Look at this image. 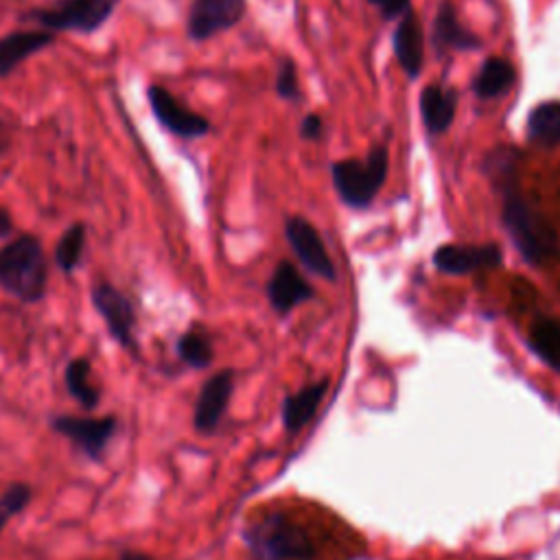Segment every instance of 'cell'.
<instances>
[{"label": "cell", "instance_id": "9c48e42d", "mask_svg": "<svg viewBox=\"0 0 560 560\" xmlns=\"http://www.w3.org/2000/svg\"><path fill=\"white\" fill-rule=\"evenodd\" d=\"M245 15V0H192L186 33L192 42H206L236 26Z\"/></svg>", "mask_w": 560, "mask_h": 560}, {"label": "cell", "instance_id": "52a82bcc", "mask_svg": "<svg viewBox=\"0 0 560 560\" xmlns=\"http://www.w3.org/2000/svg\"><path fill=\"white\" fill-rule=\"evenodd\" d=\"M50 429L70 440L88 459L103 462L105 451L118 431V418L112 413L101 418L57 413L50 418Z\"/></svg>", "mask_w": 560, "mask_h": 560}, {"label": "cell", "instance_id": "484cf974", "mask_svg": "<svg viewBox=\"0 0 560 560\" xmlns=\"http://www.w3.org/2000/svg\"><path fill=\"white\" fill-rule=\"evenodd\" d=\"M276 92L282 96V98H289V101H298L300 98V83H298V72H295V66L293 61H282L280 70H278V77H276Z\"/></svg>", "mask_w": 560, "mask_h": 560}, {"label": "cell", "instance_id": "ac0fdd59", "mask_svg": "<svg viewBox=\"0 0 560 560\" xmlns=\"http://www.w3.org/2000/svg\"><path fill=\"white\" fill-rule=\"evenodd\" d=\"M66 392L85 409L92 411L101 402V389L92 381V361L88 357H74L63 368Z\"/></svg>", "mask_w": 560, "mask_h": 560}, {"label": "cell", "instance_id": "4fadbf2b", "mask_svg": "<svg viewBox=\"0 0 560 560\" xmlns=\"http://www.w3.org/2000/svg\"><path fill=\"white\" fill-rule=\"evenodd\" d=\"M55 42V33L46 28H22L0 37V77H9L20 63L37 55Z\"/></svg>", "mask_w": 560, "mask_h": 560}, {"label": "cell", "instance_id": "3957f363", "mask_svg": "<svg viewBox=\"0 0 560 560\" xmlns=\"http://www.w3.org/2000/svg\"><path fill=\"white\" fill-rule=\"evenodd\" d=\"M245 542L254 560H313L315 545L311 536L289 521V516L273 512L245 529Z\"/></svg>", "mask_w": 560, "mask_h": 560}, {"label": "cell", "instance_id": "7a4b0ae2", "mask_svg": "<svg viewBox=\"0 0 560 560\" xmlns=\"http://www.w3.org/2000/svg\"><path fill=\"white\" fill-rule=\"evenodd\" d=\"M48 260L39 236L24 232L0 247V289L22 304H37L46 295Z\"/></svg>", "mask_w": 560, "mask_h": 560}, {"label": "cell", "instance_id": "83f0119b", "mask_svg": "<svg viewBox=\"0 0 560 560\" xmlns=\"http://www.w3.org/2000/svg\"><path fill=\"white\" fill-rule=\"evenodd\" d=\"M322 131H324V122H322V118L317 114L304 116V120L300 125V136L304 140H317L322 136Z\"/></svg>", "mask_w": 560, "mask_h": 560}, {"label": "cell", "instance_id": "d6986e66", "mask_svg": "<svg viewBox=\"0 0 560 560\" xmlns=\"http://www.w3.org/2000/svg\"><path fill=\"white\" fill-rule=\"evenodd\" d=\"M328 389L326 381H317L313 385L302 387L298 394L287 396L282 402V424L287 431L295 433L300 431L315 413L317 405L322 402L324 394Z\"/></svg>", "mask_w": 560, "mask_h": 560}, {"label": "cell", "instance_id": "5b68a950", "mask_svg": "<svg viewBox=\"0 0 560 560\" xmlns=\"http://www.w3.org/2000/svg\"><path fill=\"white\" fill-rule=\"evenodd\" d=\"M387 177V149L374 147L368 158L341 160L332 164V184L339 197L350 208H365L372 203Z\"/></svg>", "mask_w": 560, "mask_h": 560}, {"label": "cell", "instance_id": "8fae6325", "mask_svg": "<svg viewBox=\"0 0 560 560\" xmlns=\"http://www.w3.org/2000/svg\"><path fill=\"white\" fill-rule=\"evenodd\" d=\"M287 238L293 247V252L298 254L300 262L313 271L315 276H322L326 280H335V265L317 234V230L302 217H291L287 219L284 225Z\"/></svg>", "mask_w": 560, "mask_h": 560}, {"label": "cell", "instance_id": "f546056e", "mask_svg": "<svg viewBox=\"0 0 560 560\" xmlns=\"http://www.w3.org/2000/svg\"><path fill=\"white\" fill-rule=\"evenodd\" d=\"M118 560H155V558H151L142 551H136V549H125V551H120Z\"/></svg>", "mask_w": 560, "mask_h": 560}, {"label": "cell", "instance_id": "7402d4cb", "mask_svg": "<svg viewBox=\"0 0 560 560\" xmlns=\"http://www.w3.org/2000/svg\"><path fill=\"white\" fill-rule=\"evenodd\" d=\"M532 350L556 372H560V322L553 317H536L529 328Z\"/></svg>", "mask_w": 560, "mask_h": 560}, {"label": "cell", "instance_id": "5bb4252c", "mask_svg": "<svg viewBox=\"0 0 560 560\" xmlns=\"http://www.w3.org/2000/svg\"><path fill=\"white\" fill-rule=\"evenodd\" d=\"M431 42H433L435 52H440V55L448 52V50H459V52L477 50L481 46V39L475 33H470L466 26L459 24L455 7L448 0H444L435 13Z\"/></svg>", "mask_w": 560, "mask_h": 560}, {"label": "cell", "instance_id": "ffe728a7", "mask_svg": "<svg viewBox=\"0 0 560 560\" xmlns=\"http://www.w3.org/2000/svg\"><path fill=\"white\" fill-rule=\"evenodd\" d=\"M516 79V70L508 59L501 57H490L481 63L475 81H472V92L488 101L505 94Z\"/></svg>", "mask_w": 560, "mask_h": 560}, {"label": "cell", "instance_id": "ba28073f", "mask_svg": "<svg viewBox=\"0 0 560 560\" xmlns=\"http://www.w3.org/2000/svg\"><path fill=\"white\" fill-rule=\"evenodd\" d=\"M147 101H149L151 114L158 120V125L177 138L195 140L210 131V120L206 116L184 107L164 85H158V83L149 85Z\"/></svg>", "mask_w": 560, "mask_h": 560}, {"label": "cell", "instance_id": "2e32d148", "mask_svg": "<svg viewBox=\"0 0 560 560\" xmlns=\"http://www.w3.org/2000/svg\"><path fill=\"white\" fill-rule=\"evenodd\" d=\"M394 52L400 68L407 72L409 79H416L422 70V55H424V37L420 20L413 11H407L398 18L394 31Z\"/></svg>", "mask_w": 560, "mask_h": 560}, {"label": "cell", "instance_id": "277c9868", "mask_svg": "<svg viewBox=\"0 0 560 560\" xmlns=\"http://www.w3.org/2000/svg\"><path fill=\"white\" fill-rule=\"evenodd\" d=\"M120 0H57L48 7H35L22 13V20L35 22L39 28L52 33H83L98 31L116 11Z\"/></svg>", "mask_w": 560, "mask_h": 560}, {"label": "cell", "instance_id": "603a6c76", "mask_svg": "<svg viewBox=\"0 0 560 560\" xmlns=\"http://www.w3.org/2000/svg\"><path fill=\"white\" fill-rule=\"evenodd\" d=\"M85 249V225L81 221L70 223L55 245V265L66 276H72L81 265Z\"/></svg>", "mask_w": 560, "mask_h": 560}, {"label": "cell", "instance_id": "4316f807", "mask_svg": "<svg viewBox=\"0 0 560 560\" xmlns=\"http://www.w3.org/2000/svg\"><path fill=\"white\" fill-rule=\"evenodd\" d=\"M385 20H398L407 11H411V0H370Z\"/></svg>", "mask_w": 560, "mask_h": 560}, {"label": "cell", "instance_id": "6da1fadb", "mask_svg": "<svg viewBox=\"0 0 560 560\" xmlns=\"http://www.w3.org/2000/svg\"><path fill=\"white\" fill-rule=\"evenodd\" d=\"M516 155L514 147L501 144L488 153L483 171L501 195V219L521 256L536 267L549 265L560 258V241L553 225L523 199L516 179Z\"/></svg>", "mask_w": 560, "mask_h": 560}, {"label": "cell", "instance_id": "e0dca14e", "mask_svg": "<svg viewBox=\"0 0 560 560\" xmlns=\"http://www.w3.org/2000/svg\"><path fill=\"white\" fill-rule=\"evenodd\" d=\"M457 109V92L442 85H427L420 94V116L427 133L440 136L444 133Z\"/></svg>", "mask_w": 560, "mask_h": 560}, {"label": "cell", "instance_id": "d4e9b609", "mask_svg": "<svg viewBox=\"0 0 560 560\" xmlns=\"http://www.w3.org/2000/svg\"><path fill=\"white\" fill-rule=\"evenodd\" d=\"M33 501V488L24 481H13L7 486V490L0 494V534L9 525V521L18 514H22L28 503Z\"/></svg>", "mask_w": 560, "mask_h": 560}, {"label": "cell", "instance_id": "8992f818", "mask_svg": "<svg viewBox=\"0 0 560 560\" xmlns=\"http://www.w3.org/2000/svg\"><path fill=\"white\" fill-rule=\"evenodd\" d=\"M90 300H92V306L96 308V313L101 315V319L105 322L109 337L122 350H127L131 357H138L140 354V348L136 341L138 315H136V306L127 298V293H122L116 284L101 280L92 287Z\"/></svg>", "mask_w": 560, "mask_h": 560}, {"label": "cell", "instance_id": "cb8c5ba5", "mask_svg": "<svg viewBox=\"0 0 560 560\" xmlns=\"http://www.w3.org/2000/svg\"><path fill=\"white\" fill-rule=\"evenodd\" d=\"M175 350H177L179 361L192 370L208 368L212 361V354H214L210 337L199 326H190L186 332H182L177 337Z\"/></svg>", "mask_w": 560, "mask_h": 560}, {"label": "cell", "instance_id": "9a60e30c", "mask_svg": "<svg viewBox=\"0 0 560 560\" xmlns=\"http://www.w3.org/2000/svg\"><path fill=\"white\" fill-rule=\"evenodd\" d=\"M267 295H269L271 306L278 313H289L295 304L311 300L313 289L289 260H282V262H278V267L267 284Z\"/></svg>", "mask_w": 560, "mask_h": 560}, {"label": "cell", "instance_id": "7c38bea8", "mask_svg": "<svg viewBox=\"0 0 560 560\" xmlns=\"http://www.w3.org/2000/svg\"><path fill=\"white\" fill-rule=\"evenodd\" d=\"M503 260L501 247L494 243L486 245H442L433 254V265L453 276L470 273L475 269H492Z\"/></svg>", "mask_w": 560, "mask_h": 560}, {"label": "cell", "instance_id": "44dd1931", "mask_svg": "<svg viewBox=\"0 0 560 560\" xmlns=\"http://www.w3.org/2000/svg\"><path fill=\"white\" fill-rule=\"evenodd\" d=\"M527 138L542 147L560 144V101H545L529 112Z\"/></svg>", "mask_w": 560, "mask_h": 560}, {"label": "cell", "instance_id": "f1b7e54d", "mask_svg": "<svg viewBox=\"0 0 560 560\" xmlns=\"http://www.w3.org/2000/svg\"><path fill=\"white\" fill-rule=\"evenodd\" d=\"M13 230H15V225H13V217L9 214V210H7V208H2V206H0V238L11 236V234H13Z\"/></svg>", "mask_w": 560, "mask_h": 560}, {"label": "cell", "instance_id": "30bf717a", "mask_svg": "<svg viewBox=\"0 0 560 560\" xmlns=\"http://www.w3.org/2000/svg\"><path fill=\"white\" fill-rule=\"evenodd\" d=\"M232 389H234L232 370H221L201 385L195 402V413H192V424L199 433H212L219 427L228 409Z\"/></svg>", "mask_w": 560, "mask_h": 560}]
</instances>
